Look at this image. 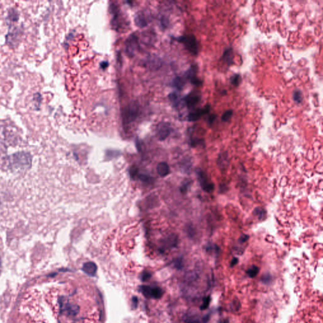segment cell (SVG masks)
<instances>
[{
	"label": "cell",
	"mask_w": 323,
	"mask_h": 323,
	"mask_svg": "<svg viewBox=\"0 0 323 323\" xmlns=\"http://www.w3.org/2000/svg\"><path fill=\"white\" fill-rule=\"evenodd\" d=\"M188 185H189V183H187L184 184L181 187V191H182V192H183V193L186 192V190L188 189Z\"/></svg>",
	"instance_id": "f546056e"
},
{
	"label": "cell",
	"mask_w": 323,
	"mask_h": 323,
	"mask_svg": "<svg viewBox=\"0 0 323 323\" xmlns=\"http://www.w3.org/2000/svg\"><path fill=\"white\" fill-rule=\"evenodd\" d=\"M187 80H188V78H187L186 74L183 76H176L173 79L172 86L174 88H176V89L181 90L183 89Z\"/></svg>",
	"instance_id": "7c38bea8"
},
{
	"label": "cell",
	"mask_w": 323,
	"mask_h": 323,
	"mask_svg": "<svg viewBox=\"0 0 323 323\" xmlns=\"http://www.w3.org/2000/svg\"><path fill=\"white\" fill-rule=\"evenodd\" d=\"M160 23H161V25L163 27L164 29H166L168 27V25H169V22H168V20L167 18H166L165 17H162L161 19V21H160Z\"/></svg>",
	"instance_id": "d4e9b609"
},
{
	"label": "cell",
	"mask_w": 323,
	"mask_h": 323,
	"mask_svg": "<svg viewBox=\"0 0 323 323\" xmlns=\"http://www.w3.org/2000/svg\"><path fill=\"white\" fill-rule=\"evenodd\" d=\"M196 173L201 188L206 192L211 193L213 190V184L209 179L207 174L201 170H198Z\"/></svg>",
	"instance_id": "5b68a950"
},
{
	"label": "cell",
	"mask_w": 323,
	"mask_h": 323,
	"mask_svg": "<svg viewBox=\"0 0 323 323\" xmlns=\"http://www.w3.org/2000/svg\"><path fill=\"white\" fill-rule=\"evenodd\" d=\"M232 111L231 110H229L228 111H226L223 115L222 116V119L223 121H227L229 119H230V118L232 117Z\"/></svg>",
	"instance_id": "603a6c76"
},
{
	"label": "cell",
	"mask_w": 323,
	"mask_h": 323,
	"mask_svg": "<svg viewBox=\"0 0 323 323\" xmlns=\"http://www.w3.org/2000/svg\"><path fill=\"white\" fill-rule=\"evenodd\" d=\"M221 323H228V320H222V321L221 322Z\"/></svg>",
	"instance_id": "d6a6232c"
},
{
	"label": "cell",
	"mask_w": 323,
	"mask_h": 323,
	"mask_svg": "<svg viewBox=\"0 0 323 323\" xmlns=\"http://www.w3.org/2000/svg\"><path fill=\"white\" fill-rule=\"evenodd\" d=\"M216 116L215 115H211L210 117H209V119H208V121L210 123H212L213 122V121L215 120Z\"/></svg>",
	"instance_id": "4dcf8cb0"
},
{
	"label": "cell",
	"mask_w": 323,
	"mask_h": 323,
	"mask_svg": "<svg viewBox=\"0 0 323 323\" xmlns=\"http://www.w3.org/2000/svg\"><path fill=\"white\" fill-rule=\"evenodd\" d=\"M210 109V107L209 106H206L204 108L198 109H195V110L191 111L187 116L188 120L189 121H196L200 119V118L203 115H204L209 112Z\"/></svg>",
	"instance_id": "ba28073f"
},
{
	"label": "cell",
	"mask_w": 323,
	"mask_h": 323,
	"mask_svg": "<svg viewBox=\"0 0 323 323\" xmlns=\"http://www.w3.org/2000/svg\"><path fill=\"white\" fill-rule=\"evenodd\" d=\"M8 19L10 21H17L19 19V14L17 10L15 8H10L8 10Z\"/></svg>",
	"instance_id": "e0dca14e"
},
{
	"label": "cell",
	"mask_w": 323,
	"mask_h": 323,
	"mask_svg": "<svg viewBox=\"0 0 323 323\" xmlns=\"http://www.w3.org/2000/svg\"><path fill=\"white\" fill-rule=\"evenodd\" d=\"M139 113L138 106L134 103L131 104L124 107L122 112V119L124 125L133 123L137 118Z\"/></svg>",
	"instance_id": "7a4b0ae2"
},
{
	"label": "cell",
	"mask_w": 323,
	"mask_h": 323,
	"mask_svg": "<svg viewBox=\"0 0 323 323\" xmlns=\"http://www.w3.org/2000/svg\"><path fill=\"white\" fill-rule=\"evenodd\" d=\"M238 262V259L237 258H233L232 261V263H231V266H233L234 265H235Z\"/></svg>",
	"instance_id": "1f68e13d"
},
{
	"label": "cell",
	"mask_w": 323,
	"mask_h": 323,
	"mask_svg": "<svg viewBox=\"0 0 323 323\" xmlns=\"http://www.w3.org/2000/svg\"><path fill=\"white\" fill-rule=\"evenodd\" d=\"M253 214L259 220H263L264 219H265V218L266 216V210L264 208H261V207L256 208L254 210Z\"/></svg>",
	"instance_id": "2e32d148"
},
{
	"label": "cell",
	"mask_w": 323,
	"mask_h": 323,
	"mask_svg": "<svg viewBox=\"0 0 323 323\" xmlns=\"http://www.w3.org/2000/svg\"><path fill=\"white\" fill-rule=\"evenodd\" d=\"M241 76L239 74H235L231 77V83L235 86H238L241 82Z\"/></svg>",
	"instance_id": "ffe728a7"
},
{
	"label": "cell",
	"mask_w": 323,
	"mask_h": 323,
	"mask_svg": "<svg viewBox=\"0 0 323 323\" xmlns=\"http://www.w3.org/2000/svg\"><path fill=\"white\" fill-rule=\"evenodd\" d=\"M156 171L159 176L161 177H165L169 174L170 169L167 163L160 162L157 166Z\"/></svg>",
	"instance_id": "4fadbf2b"
},
{
	"label": "cell",
	"mask_w": 323,
	"mask_h": 323,
	"mask_svg": "<svg viewBox=\"0 0 323 323\" xmlns=\"http://www.w3.org/2000/svg\"><path fill=\"white\" fill-rule=\"evenodd\" d=\"M0 266H1V258H0Z\"/></svg>",
	"instance_id": "836d02e7"
},
{
	"label": "cell",
	"mask_w": 323,
	"mask_h": 323,
	"mask_svg": "<svg viewBox=\"0 0 323 323\" xmlns=\"http://www.w3.org/2000/svg\"><path fill=\"white\" fill-rule=\"evenodd\" d=\"M151 276V274L149 273V272H143L142 275H141V280L143 281H146L147 280H148Z\"/></svg>",
	"instance_id": "484cf974"
},
{
	"label": "cell",
	"mask_w": 323,
	"mask_h": 323,
	"mask_svg": "<svg viewBox=\"0 0 323 323\" xmlns=\"http://www.w3.org/2000/svg\"><path fill=\"white\" fill-rule=\"evenodd\" d=\"M169 99H170L171 102H172V105L176 107H179V106L181 104V103L183 101V99H180L179 96L176 92H173V93L171 94L169 96Z\"/></svg>",
	"instance_id": "9a60e30c"
},
{
	"label": "cell",
	"mask_w": 323,
	"mask_h": 323,
	"mask_svg": "<svg viewBox=\"0 0 323 323\" xmlns=\"http://www.w3.org/2000/svg\"><path fill=\"white\" fill-rule=\"evenodd\" d=\"M125 46L126 52L128 56L129 57L133 56L138 47V39L137 36L134 34L130 35L126 41Z\"/></svg>",
	"instance_id": "8992f818"
},
{
	"label": "cell",
	"mask_w": 323,
	"mask_h": 323,
	"mask_svg": "<svg viewBox=\"0 0 323 323\" xmlns=\"http://www.w3.org/2000/svg\"><path fill=\"white\" fill-rule=\"evenodd\" d=\"M134 22L136 25L140 28H143L148 25L146 18L145 14L142 12H139L137 14L134 18Z\"/></svg>",
	"instance_id": "5bb4252c"
},
{
	"label": "cell",
	"mask_w": 323,
	"mask_h": 323,
	"mask_svg": "<svg viewBox=\"0 0 323 323\" xmlns=\"http://www.w3.org/2000/svg\"><path fill=\"white\" fill-rule=\"evenodd\" d=\"M178 41L183 43L186 48L193 54L196 55L198 53V43L196 37L193 35H185L177 39Z\"/></svg>",
	"instance_id": "3957f363"
},
{
	"label": "cell",
	"mask_w": 323,
	"mask_h": 323,
	"mask_svg": "<svg viewBox=\"0 0 323 323\" xmlns=\"http://www.w3.org/2000/svg\"><path fill=\"white\" fill-rule=\"evenodd\" d=\"M140 178L141 180L145 181V182H149L150 181V177L146 176L145 175H140Z\"/></svg>",
	"instance_id": "83f0119b"
},
{
	"label": "cell",
	"mask_w": 323,
	"mask_h": 323,
	"mask_svg": "<svg viewBox=\"0 0 323 323\" xmlns=\"http://www.w3.org/2000/svg\"><path fill=\"white\" fill-rule=\"evenodd\" d=\"M223 58L228 64L232 63V51L231 49L225 51V52L223 54Z\"/></svg>",
	"instance_id": "ac0fdd59"
},
{
	"label": "cell",
	"mask_w": 323,
	"mask_h": 323,
	"mask_svg": "<svg viewBox=\"0 0 323 323\" xmlns=\"http://www.w3.org/2000/svg\"><path fill=\"white\" fill-rule=\"evenodd\" d=\"M210 301H211L210 297H207L205 298L204 300H203V303L202 304V305L200 307V309L201 310H205L206 309H207L208 307L210 305Z\"/></svg>",
	"instance_id": "44dd1931"
},
{
	"label": "cell",
	"mask_w": 323,
	"mask_h": 323,
	"mask_svg": "<svg viewBox=\"0 0 323 323\" xmlns=\"http://www.w3.org/2000/svg\"><path fill=\"white\" fill-rule=\"evenodd\" d=\"M100 66H101V68L102 69H106L108 67L109 63L107 61H102V62L101 63Z\"/></svg>",
	"instance_id": "4316f807"
},
{
	"label": "cell",
	"mask_w": 323,
	"mask_h": 323,
	"mask_svg": "<svg viewBox=\"0 0 323 323\" xmlns=\"http://www.w3.org/2000/svg\"><path fill=\"white\" fill-rule=\"evenodd\" d=\"M171 131V128L169 123L166 122L160 123L156 129V134L159 140H165L170 134Z\"/></svg>",
	"instance_id": "52a82bcc"
},
{
	"label": "cell",
	"mask_w": 323,
	"mask_h": 323,
	"mask_svg": "<svg viewBox=\"0 0 323 323\" xmlns=\"http://www.w3.org/2000/svg\"><path fill=\"white\" fill-rule=\"evenodd\" d=\"M82 270L88 275L94 276L97 273V266L93 262H87L84 265Z\"/></svg>",
	"instance_id": "8fae6325"
},
{
	"label": "cell",
	"mask_w": 323,
	"mask_h": 323,
	"mask_svg": "<svg viewBox=\"0 0 323 323\" xmlns=\"http://www.w3.org/2000/svg\"><path fill=\"white\" fill-rule=\"evenodd\" d=\"M162 61L155 56L149 57L143 61V65L151 69H157L161 66Z\"/></svg>",
	"instance_id": "30bf717a"
},
{
	"label": "cell",
	"mask_w": 323,
	"mask_h": 323,
	"mask_svg": "<svg viewBox=\"0 0 323 323\" xmlns=\"http://www.w3.org/2000/svg\"><path fill=\"white\" fill-rule=\"evenodd\" d=\"M200 101V96L196 93H190L183 99V102L188 107L191 108L196 106Z\"/></svg>",
	"instance_id": "9c48e42d"
},
{
	"label": "cell",
	"mask_w": 323,
	"mask_h": 323,
	"mask_svg": "<svg viewBox=\"0 0 323 323\" xmlns=\"http://www.w3.org/2000/svg\"><path fill=\"white\" fill-rule=\"evenodd\" d=\"M294 100L298 103L301 102V101L302 100V94L300 92H296L294 94Z\"/></svg>",
	"instance_id": "cb8c5ba5"
},
{
	"label": "cell",
	"mask_w": 323,
	"mask_h": 323,
	"mask_svg": "<svg viewBox=\"0 0 323 323\" xmlns=\"http://www.w3.org/2000/svg\"><path fill=\"white\" fill-rule=\"evenodd\" d=\"M258 272H259V268L256 266H253L250 269H249L248 270L247 273L248 274V275L250 277L254 278L258 275Z\"/></svg>",
	"instance_id": "d6986e66"
},
{
	"label": "cell",
	"mask_w": 323,
	"mask_h": 323,
	"mask_svg": "<svg viewBox=\"0 0 323 323\" xmlns=\"http://www.w3.org/2000/svg\"><path fill=\"white\" fill-rule=\"evenodd\" d=\"M184 320L187 323H200L199 320L193 315H187Z\"/></svg>",
	"instance_id": "7402d4cb"
},
{
	"label": "cell",
	"mask_w": 323,
	"mask_h": 323,
	"mask_svg": "<svg viewBox=\"0 0 323 323\" xmlns=\"http://www.w3.org/2000/svg\"><path fill=\"white\" fill-rule=\"evenodd\" d=\"M248 235H242L241 236V237L240 238L239 240H240V242H246L248 240Z\"/></svg>",
	"instance_id": "f1b7e54d"
},
{
	"label": "cell",
	"mask_w": 323,
	"mask_h": 323,
	"mask_svg": "<svg viewBox=\"0 0 323 323\" xmlns=\"http://www.w3.org/2000/svg\"><path fill=\"white\" fill-rule=\"evenodd\" d=\"M12 164L15 168L30 167L31 166V156L26 152H18L14 153L12 156Z\"/></svg>",
	"instance_id": "6da1fadb"
},
{
	"label": "cell",
	"mask_w": 323,
	"mask_h": 323,
	"mask_svg": "<svg viewBox=\"0 0 323 323\" xmlns=\"http://www.w3.org/2000/svg\"><path fill=\"white\" fill-rule=\"evenodd\" d=\"M140 290L143 295L147 298L157 299L164 294V291L160 287L143 285L140 287Z\"/></svg>",
	"instance_id": "277c9868"
}]
</instances>
